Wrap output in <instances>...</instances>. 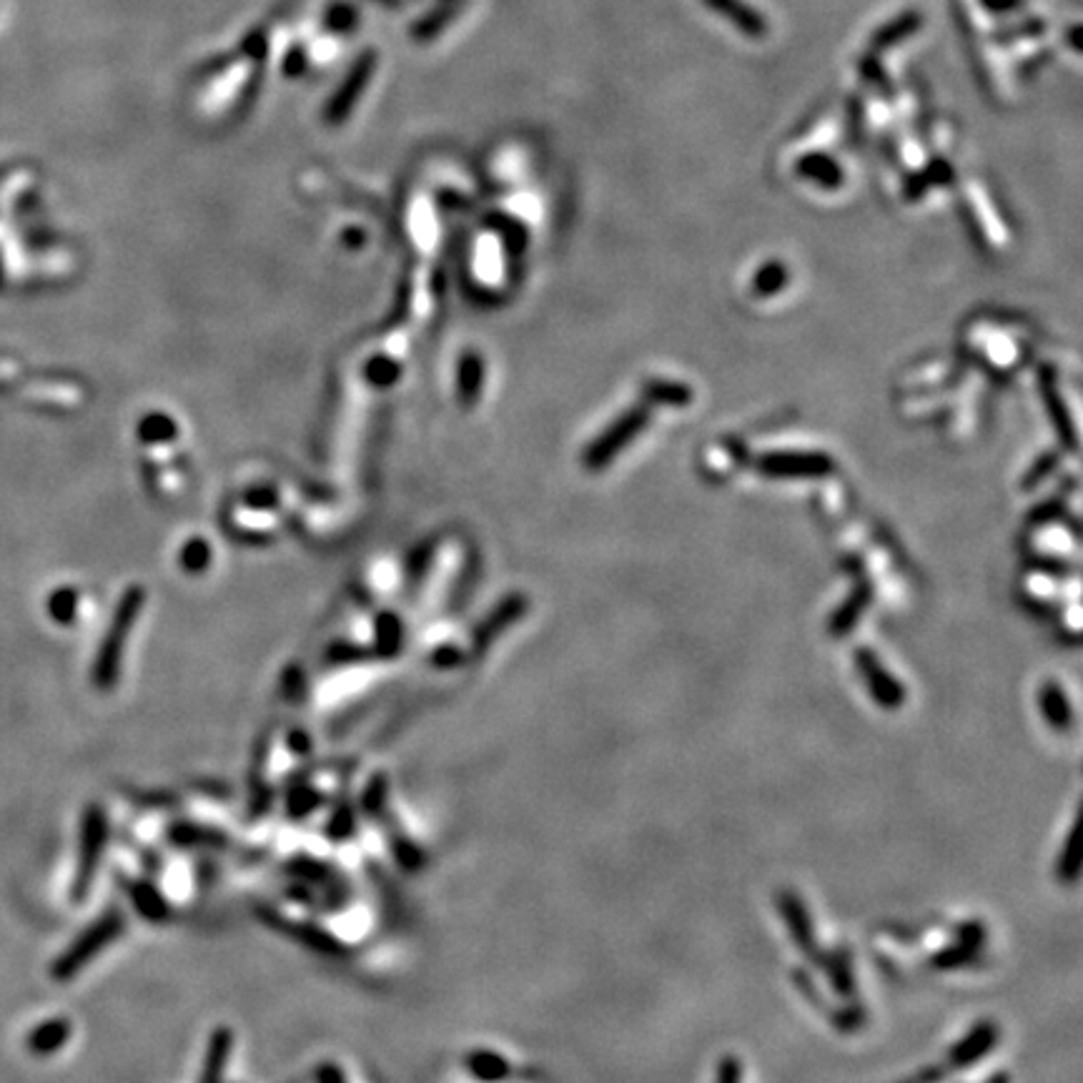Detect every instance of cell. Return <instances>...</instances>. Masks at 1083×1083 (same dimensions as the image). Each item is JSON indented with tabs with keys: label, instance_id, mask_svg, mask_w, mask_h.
<instances>
[{
	"label": "cell",
	"instance_id": "1",
	"mask_svg": "<svg viewBox=\"0 0 1083 1083\" xmlns=\"http://www.w3.org/2000/svg\"><path fill=\"white\" fill-rule=\"evenodd\" d=\"M123 931H126V916L118 908H108L53 961L51 976L56 981H71L98 953H103L116 938H121Z\"/></svg>",
	"mask_w": 1083,
	"mask_h": 1083
},
{
	"label": "cell",
	"instance_id": "2",
	"mask_svg": "<svg viewBox=\"0 0 1083 1083\" xmlns=\"http://www.w3.org/2000/svg\"><path fill=\"white\" fill-rule=\"evenodd\" d=\"M108 845V815L101 805H86L81 815V833H78V863L76 878H73L71 898L83 900L96 880L98 865H101L103 853Z\"/></svg>",
	"mask_w": 1083,
	"mask_h": 1083
},
{
	"label": "cell",
	"instance_id": "3",
	"mask_svg": "<svg viewBox=\"0 0 1083 1083\" xmlns=\"http://www.w3.org/2000/svg\"><path fill=\"white\" fill-rule=\"evenodd\" d=\"M143 605V595L131 592L126 600L121 602L116 612V620H113L111 630H108L106 640H103L101 650H98L96 667H93V682H96L98 690H111L118 680V672H121V657L123 647H126V637L131 632L133 620H136L138 610Z\"/></svg>",
	"mask_w": 1083,
	"mask_h": 1083
},
{
	"label": "cell",
	"instance_id": "4",
	"mask_svg": "<svg viewBox=\"0 0 1083 1083\" xmlns=\"http://www.w3.org/2000/svg\"><path fill=\"white\" fill-rule=\"evenodd\" d=\"M647 422H650V407H647V404H637V407L620 414V417L587 447L585 467L595 469V472L597 469H605L622 449L630 447L632 439L647 427Z\"/></svg>",
	"mask_w": 1083,
	"mask_h": 1083
},
{
	"label": "cell",
	"instance_id": "5",
	"mask_svg": "<svg viewBox=\"0 0 1083 1083\" xmlns=\"http://www.w3.org/2000/svg\"><path fill=\"white\" fill-rule=\"evenodd\" d=\"M256 916H259V921L264 923V926L274 928V931L281 933V936L291 938V941H296L299 946L309 948L311 953H319V956H326V958H339L346 953L344 943H341L339 938L329 931V928L316 926V923H311V921L289 918L269 906H261L259 911H256Z\"/></svg>",
	"mask_w": 1083,
	"mask_h": 1083
},
{
	"label": "cell",
	"instance_id": "6",
	"mask_svg": "<svg viewBox=\"0 0 1083 1083\" xmlns=\"http://www.w3.org/2000/svg\"><path fill=\"white\" fill-rule=\"evenodd\" d=\"M755 467L775 479H823L835 472L833 457L823 452H768Z\"/></svg>",
	"mask_w": 1083,
	"mask_h": 1083
},
{
	"label": "cell",
	"instance_id": "7",
	"mask_svg": "<svg viewBox=\"0 0 1083 1083\" xmlns=\"http://www.w3.org/2000/svg\"><path fill=\"white\" fill-rule=\"evenodd\" d=\"M853 660H855V670H858L860 677H863L865 687H868L875 705L893 712L906 702V687L900 685V682L895 680L888 670H885L880 657L875 655L870 647H858V650L853 652Z\"/></svg>",
	"mask_w": 1083,
	"mask_h": 1083
},
{
	"label": "cell",
	"instance_id": "8",
	"mask_svg": "<svg viewBox=\"0 0 1083 1083\" xmlns=\"http://www.w3.org/2000/svg\"><path fill=\"white\" fill-rule=\"evenodd\" d=\"M1038 389H1041V397L1046 402L1048 417H1051L1053 429H1056L1058 439L1063 442V447L1068 452H1078V434L1073 427L1071 412H1068L1066 402H1063L1061 392H1058V379L1056 369L1053 367H1041L1038 369Z\"/></svg>",
	"mask_w": 1083,
	"mask_h": 1083
},
{
	"label": "cell",
	"instance_id": "9",
	"mask_svg": "<svg viewBox=\"0 0 1083 1083\" xmlns=\"http://www.w3.org/2000/svg\"><path fill=\"white\" fill-rule=\"evenodd\" d=\"M123 890H126L128 900H131L133 911L143 918L151 926H163V923L171 918V903H168L166 895L146 878H128L121 875Z\"/></svg>",
	"mask_w": 1083,
	"mask_h": 1083
},
{
	"label": "cell",
	"instance_id": "10",
	"mask_svg": "<svg viewBox=\"0 0 1083 1083\" xmlns=\"http://www.w3.org/2000/svg\"><path fill=\"white\" fill-rule=\"evenodd\" d=\"M284 870L296 880V883L321 885L334 903H341V906H344V900H346L344 880H339V873H336L331 865H326L324 860L309 858V855H296V858H291L289 863H286Z\"/></svg>",
	"mask_w": 1083,
	"mask_h": 1083
},
{
	"label": "cell",
	"instance_id": "11",
	"mask_svg": "<svg viewBox=\"0 0 1083 1083\" xmlns=\"http://www.w3.org/2000/svg\"><path fill=\"white\" fill-rule=\"evenodd\" d=\"M702 6L710 8V11L717 13L720 18H725V21H728L735 31L743 33V36L755 38V41L768 36V18L760 11H755L753 6H748L745 0H702Z\"/></svg>",
	"mask_w": 1083,
	"mask_h": 1083
},
{
	"label": "cell",
	"instance_id": "12",
	"mask_svg": "<svg viewBox=\"0 0 1083 1083\" xmlns=\"http://www.w3.org/2000/svg\"><path fill=\"white\" fill-rule=\"evenodd\" d=\"M778 908L783 913L785 923H788V933L793 938V943L798 946V951L815 956V931H813V918H810L808 908L803 906V900L793 893V890H780L778 893Z\"/></svg>",
	"mask_w": 1083,
	"mask_h": 1083
},
{
	"label": "cell",
	"instance_id": "13",
	"mask_svg": "<svg viewBox=\"0 0 1083 1083\" xmlns=\"http://www.w3.org/2000/svg\"><path fill=\"white\" fill-rule=\"evenodd\" d=\"M998 1041V1028L991 1021H978L976 1026L968 1031L966 1038L956 1043L948 1053V1066L951 1068H968L983 1058L986 1053H991V1048Z\"/></svg>",
	"mask_w": 1083,
	"mask_h": 1083
},
{
	"label": "cell",
	"instance_id": "14",
	"mask_svg": "<svg viewBox=\"0 0 1083 1083\" xmlns=\"http://www.w3.org/2000/svg\"><path fill=\"white\" fill-rule=\"evenodd\" d=\"M795 173H798L800 178H805V181H810L813 186H818V189H825V191L840 189L845 181L843 166H840L833 156H828V153H823V151L803 153V156L795 161Z\"/></svg>",
	"mask_w": 1083,
	"mask_h": 1083
},
{
	"label": "cell",
	"instance_id": "15",
	"mask_svg": "<svg viewBox=\"0 0 1083 1083\" xmlns=\"http://www.w3.org/2000/svg\"><path fill=\"white\" fill-rule=\"evenodd\" d=\"M921 28L923 16L918 11H913V8H908V11L898 13V16H893L888 23H883V26H878L870 33V51L880 56V53L890 51V48L900 46V43H906L908 38L916 36Z\"/></svg>",
	"mask_w": 1083,
	"mask_h": 1083
},
{
	"label": "cell",
	"instance_id": "16",
	"mask_svg": "<svg viewBox=\"0 0 1083 1083\" xmlns=\"http://www.w3.org/2000/svg\"><path fill=\"white\" fill-rule=\"evenodd\" d=\"M168 843L176 848H211L221 850L229 845V835L219 828H211L204 823H191V820H178L168 825L166 830Z\"/></svg>",
	"mask_w": 1083,
	"mask_h": 1083
},
{
	"label": "cell",
	"instance_id": "17",
	"mask_svg": "<svg viewBox=\"0 0 1083 1083\" xmlns=\"http://www.w3.org/2000/svg\"><path fill=\"white\" fill-rule=\"evenodd\" d=\"M956 181V168L951 166L948 158H931L926 168L911 173L906 178V186H903V196L906 201H918L921 196H926L928 191L936 189V186H951Z\"/></svg>",
	"mask_w": 1083,
	"mask_h": 1083
},
{
	"label": "cell",
	"instance_id": "18",
	"mask_svg": "<svg viewBox=\"0 0 1083 1083\" xmlns=\"http://www.w3.org/2000/svg\"><path fill=\"white\" fill-rule=\"evenodd\" d=\"M231 1051H234V1031L229 1026H219L209 1038L204 1056V1068H201L199 1083H224L226 1068H229Z\"/></svg>",
	"mask_w": 1083,
	"mask_h": 1083
},
{
	"label": "cell",
	"instance_id": "19",
	"mask_svg": "<svg viewBox=\"0 0 1083 1083\" xmlns=\"http://www.w3.org/2000/svg\"><path fill=\"white\" fill-rule=\"evenodd\" d=\"M870 600H873V587H870L868 582H858V585L853 587V592L845 597L843 605L830 617V635L843 637L848 635V632H853L858 620L863 617V612L868 610Z\"/></svg>",
	"mask_w": 1083,
	"mask_h": 1083
},
{
	"label": "cell",
	"instance_id": "20",
	"mask_svg": "<svg viewBox=\"0 0 1083 1083\" xmlns=\"http://www.w3.org/2000/svg\"><path fill=\"white\" fill-rule=\"evenodd\" d=\"M379 825H382L384 833H387L389 850H392L399 868L407 870V873H419V870L424 868V860H427L424 858V850L419 848V845L414 843L407 833H404V828L397 823V820H394V815L384 818Z\"/></svg>",
	"mask_w": 1083,
	"mask_h": 1083
},
{
	"label": "cell",
	"instance_id": "21",
	"mask_svg": "<svg viewBox=\"0 0 1083 1083\" xmlns=\"http://www.w3.org/2000/svg\"><path fill=\"white\" fill-rule=\"evenodd\" d=\"M71 1033L73 1026L68 1018H48V1021L38 1023V1026L28 1033V1051H31L33 1056H53V1053H58L66 1046Z\"/></svg>",
	"mask_w": 1083,
	"mask_h": 1083
},
{
	"label": "cell",
	"instance_id": "22",
	"mask_svg": "<svg viewBox=\"0 0 1083 1083\" xmlns=\"http://www.w3.org/2000/svg\"><path fill=\"white\" fill-rule=\"evenodd\" d=\"M983 941H986V931H983L978 923H968L958 933V941L953 943L948 951H941L938 956H933V966L936 968H958L966 966L978 951H981Z\"/></svg>",
	"mask_w": 1083,
	"mask_h": 1083
},
{
	"label": "cell",
	"instance_id": "23",
	"mask_svg": "<svg viewBox=\"0 0 1083 1083\" xmlns=\"http://www.w3.org/2000/svg\"><path fill=\"white\" fill-rule=\"evenodd\" d=\"M1038 710L1046 717V722L1051 725L1056 733H1066L1073 725V707L1068 702V695L1061 690V685L1056 682H1046L1038 690Z\"/></svg>",
	"mask_w": 1083,
	"mask_h": 1083
},
{
	"label": "cell",
	"instance_id": "24",
	"mask_svg": "<svg viewBox=\"0 0 1083 1083\" xmlns=\"http://www.w3.org/2000/svg\"><path fill=\"white\" fill-rule=\"evenodd\" d=\"M464 1066L482 1083H499L512 1073V1066H509L507 1058H504L502 1053L492 1051V1048H477V1051L467 1053Z\"/></svg>",
	"mask_w": 1083,
	"mask_h": 1083
},
{
	"label": "cell",
	"instance_id": "25",
	"mask_svg": "<svg viewBox=\"0 0 1083 1083\" xmlns=\"http://www.w3.org/2000/svg\"><path fill=\"white\" fill-rule=\"evenodd\" d=\"M642 397L650 404H662V407H690L692 404V389L687 384L670 382V379H647L642 384Z\"/></svg>",
	"mask_w": 1083,
	"mask_h": 1083
},
{
	"label": "cell",
	"instance_id": "26",
	"mask_svg": "<svg viewBox=\"0 0 1083 1083\" xmlns=\"http://www.w3.org/2000/svg\"><path fill=\"white\" fill-rule=\"evenodd\" d=\"M359 810L367 815L374 823H382L384 818L392 815L389 810V780L384 773H377L369 778V783L364 785L359 798Z\"/></svg>",
	"mask_w": 1083,
	"mask_h": 1083
},
{
	"label": "cell",
	"instance_id": "27",
	"mask_svg": "<svg viewBox=\"0 0 1083 1083\" xmlns=\"http://www.w3.org/2000/svg\"><path fill=\"white\" fill-rule=\"evenodd\" d=\"M855 68H858L860 78H863V81L868 83V86L873 88V91L878 93V96L883 98L885 103H895L898 93H895L893 81H890L888 71H885L883 63H880L878 53L868 51V53H863V56H858V61H855Z\"/></svg>",
	"mask_w": 1083,
	"mask_h": 1083
},
{
	"label": "cell",
	"instance_id": "28",
	"mask_svg": "<svg viewBox=\"0 0 1083 1083\" xmlns=\"http://www.w3.org/2000/svg\"><path fill=\"white\" fill-rule=\"evenodd\" d=\"M527 610V602H524V597H512V600L504 602L502 607H499L497 612H494L492 617H489L487 622L482 625V630L474 635V647H477V652H482L484 647L489 645V642L494 640V637L499 635V632L504 630V627L509 625V622L517 620L522 612Z\"/></svg>",
	"mask_w": 1083,
	"mask_h": 1083
},
{
	"label": "cell",
	"instance_id": "29",
	"mask_svg": "<svg viewBox=\"0 0 1083 1083\" xmlns=\"http://www.w3.org/2000/svg\"><path fill=\"white\" fill-rule=\"evenodd\" d=\"M324 795L309 783H291L286 788V815L291 820H304L324 805Z\"/></svg>",
	"mask_w": 1083,
	"mask_h": 1083
},
{
	"label": "cell",
	"instance_id": "30",
	"mask_svg": "<svg viewBox=\"0 0 1083 1083\" xmlns=\"http://www.w3.org/2000/svg\"><path fill=\"white\" fill-rule=\"evenodd\" d=\"M1048 31V21L1041 16H1031V18H1023V21L1018 23H1011V26H1003V28H996V31L991 33V43H996V46H1013V43L1023 41V38H1041L1046 36Z\"/></svg>",
	"mask_w": 1083,
	"mask_h": 1083
},
{
	"label": "cell",
	"instance_id": "31",
	"mask_svg": "<svg viewBox=\"0 0 1083 1083\" xmlns=\"http://www.w3.org/2000/svg\"><path fill=\"white\" fill-rule=\"evenodd\" d=\"M356 835V808L351 800H339L326 820V838L334 843H346Z\"/></svg>",
	"mask_w": 1083,
	"mask_h": 1083
},
{
	"label": "cell",
	"instance_id": "32",
	"mask_svg": "<svg viewBox=\"0 0 1083 1083\" xmlns=\"http://www.w3.org/2000/svg\"><path fill=\"white\" fill-rule=\"evenodd\" d=\"M788 286V266L780 264V261H770V264L760 266L753 276V294L758 299H770V296L780 294V291Z\"/></svg>",
	"mask_w": 1083,
	"mask_h": 1083
},
{
	"label": "cell",
	"instance_id": "33",
	"mask_svg": "<svg viewBox=\"0 0 1083 1083\" xmlns=\"http://www.w3.org/2000/svg\"><path fill=\"white\" fill-rule=\"evenodd\" d=\"M823 958H825L823 966L828 968L830 983H833L835 991L845 998L853 996L855 981H853V966H850L848 953H835V956H823Z\"/></svg>",
	"mask_w": 1083,
	"mask_h": 1083
},
{
	"label": "cell",
	"instance_id": "34",
	"mask_svg": "<svg viewBox=\"0 0 1083 1083\" xmlns=\"http://www.w3.org/2000/svg\"><path fill=\"white\" fill-rule=\"evenodd\" d=\"M1078 870H1081V865H1078V825H1073L1068 840L1063 843L1061 855H1058L1056 875L1063 883H1073L1078 878Z\"/></svg>",
	"mask_w": 1083,
	"mask_h": 1083
},
{
	"label": "cell",
	"instance_id": "35",
	"mask_svg": "<svg viewBox=\"0 0 1083 1083\" xmlns=\"http://www.w3.org/2000/svg\"><path fill=\"white\" fill-rule=\"evenodd\" d=\"M1056 467H1058V452H1046V454H1041V457H1038L1036 462L1031 464V469H1028V472L1023 474L1021 489H1026V492H1031V489H1036L1038 484H1041L1043 479H1046L1048 474H1051Z\"/></svg>",
	"mask_w": 1083,
	"mask_h": 1083
},
{
	"label": "cell",
	"instance_id": "36",
	"mask_svg": "<svg viewBox=\"0 0 1083 1083\" xmlns=\"http://www.w3.org/2000/svg\"><path fill=\"white\" fill-rule=\"evenodd\" d=\"M1053 56H1056V53H1053V48H1043V51L1033 53L1031 58H1026L1023 63H1018V68H1016L1018 78H1021V81H1031V78H1036L1038 73H1041L1043 68H1046L1048 63L1053 61Z\"/></svg>",
	"mask_w": 1083,
	"mask_h": 1083
},
{
	"label": "cell",
	"instance_id": "37",
	"mask_svg": "<svg viewBox=\"0 0 1083 1083\" xmlns=\"http://www.w3.org/2000/svg\"><path fill=\"white\" fill-rule=\"evenodd\" d=\"M743 1081V1066L735 1056H725L717 1066L715 1083H740Z\"/></svg>",
	"mask_w": 1083,
	"mask_h": 1083
},
{
	"label": "cell",
	"instance_id": "38",
	"mask_svg": "<svg viewBox=\"0 0 1083 1083\" xmlns=\"http://www.w3.org/2000/svg\"><path fill=\"white\" fill-rule=\"evenodd\" d=\"M978 6L983 11L993 13V16H1008V13H1016L1026 6V0H978Z\"/></svg>",
	"mask_w": 1083,
	"mask_h": 1083
},
{
	"label": "cell",
	"instance_id": "39",
	"mask_svg": "<svg viewBox=\"0 0 1083 1083\" xmlns=\"http://www.w3.org/2000/svg\"><path fill=\"white\" fill-rule=\"evenodd\" d=\"M1061 512H1063L1061 502L1051 499V502H1046V504H1041V507L1033 509L1031 517H1028V519H1031V524H1046V522H1051L1053 517H1058Z\"/></svg>",
	"mask_w": 1083,
	"mask_h": 1083
},
{
	"label": "cell",
	"instance_id": "40",
	"mask_svg": "<svg viewBox=\"0 0 1083 1083\" xmlns=\"http://www.w3.org/2000/svg\"><path fill=\"white\" fill-rule=\"evenodd\" d=\"M316 1083H346L344 1071L334 1061H324L316 1068Z\"/></svg>",
	"mask_w": 1083,
	"mask_h": 1083
},
{
	"label": "cell",
	"instance_id": "41",
	"mask_svg": "<svg viewBox=\"0 0 1083 1083\" xmlns=\"http://www.w3.org/2000/svg\"><path fill=\"white\" fill-rule=\"evenodd\" d=\"M286 743H289V750L294 755H309L311 753V740H309V735L304 733V730H294V733H289Z\"/></svg>",
	"mask_w": 1083,
	"mask_h": 1083
},
{
	"label": "cell",
	"instance_id": "42",
	"mask_svg": "<svg viewBox=\"0 0 1083 1083\" xmlns=\"http://www.w3.org/2000/svg\"><path fill=\"white\" fill-rule=\"evenodd\" d=\"M1081 31H1083L1081 23H1073V26L1068 28L1066 41H1068V46H1071L1073 53H1081Z\"/></svg>",
	"mask_w": 1083,
	"mask_h": 1083
},
{
	"label": "cell",
	"instance_id": "43",
	"mask_svg": "<svg viewBox=\"0 0 1083 1083\" xmlns=\"http://www.w3.org/2000/svg\"><path fill=\"white\" fill-rule=\"evenodd\" d=\"M991 1083H1006V1076H996Z\"/></svg>",
	"mask_w": 1083,
	"mask_h": 1083
}]
</instances>
